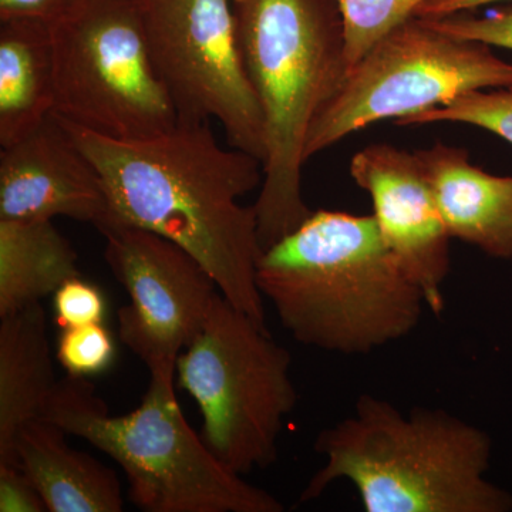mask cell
Here are the masks:
<instances>
[{"instance_id": "cell-2", "label": "cell", "mask_w": 512, "mask_h": 512, "mask_svg": "<svg viewBox=\"0 0 512 512\" xmlns=\"http://www.w3.org/2000/svg\"><path fill=\"white\" fill-rule=\"evenodd\" d=\"M256 285L299 343L342 355L406 338L427 306L373 215L313 211L262 251Z\"/></svg>"}, {"instance_id": "cell-6", "label": "cell", "mask_w": 512, "mask_h": 512, "mask_svg": "<svg viewBox=\"0 0 512 512\" xmlns=\"http://www.w3.org/2000/svg\"><path fill=\"white\" fill-rule=\"evenodd\" d=\"M291 363L268 328L222 293L178 356L175 376L198 404L202 439L239 476L276 460L282 427L296 406Z\"/></svg>"}, {"instance_id": "cell-15", "label": "cell", "mask_w": 512, "mask_h": 512, "mask_svg": "<svg viewBox=\"0 0 512 512\" xmlns=\"http://www.w3.org/2000/svg\"><path fill=\"white\" fill-rule=\"evenodd\" d=\"M57 384L43 306L0 318V464L18 466L20 430L42 419Z\"/></svg>"}, {"instance_id": "cell-8", "label": "cell", "mask_w": 512, "mask_h": 512, "mask_svg": "<svg viewBox=\"0 0 512 512\" xmlns=\"http://www.w3.org/2000/svg\"><path fill=\"white\" fill-rule=\"evenodd\" d=\"M512 89V63L491 46L407 20L346 76L306 138V161L377 121L416 116L477 90Z\"/></svg>"}, {"instance_id": "cell-21", "label": "cell", "mask_w": 512, "mask_h": 512, "mask_svg": "<svg viewBox=\"0 0 512 512\" xmlns=\"http://www.w3.org/2000/svg\"><path fill=\"white\" fill-rule=\"evenodd\" d=\"M424 20L447 35L512 50V8L494 10L484 16L464 12Z\"/></svg>"}, {"instance_id": "cell-1", "label": "cell", "mask_w": 512, "mask_h": 512, "mask_svg": "<svg viewBox=\"0 0 512 512\" xmlns=\"http://www.w3.org/2000/svg\"><path fill=\"white\" fill-rule=\"evenodd\" d=\"M64 124L103 180L106 229H146L180 245L210 272L224 298L266 326L256 285L262 247L255 208L239 202L261 188L262 161L225 150L210 120H178L160 136L134 141Z\"/></svg>"}, {"instance_id": "cell-3", "label": "cell", "mask_w": 512, "mask_h": 512, "mask_svg": "<svg viewBox=\"0 0 512 512\" xmlns=\"http://www.w3.org/2000/svg\"><path fill=\"white\" fill-rule=\"evenodd\" d=\"M315 451L326 461L302 503L346 480L366 512L512 511V494L485 478L490 437L444 410L404 414L363 394L352 416L319 434Z\"/></svg>"}, {"instance_id": "cell-24", "label": "cell", "mask_w": 512, "mask_h": 512, "mask_svg": "<svg viewBox=\"0 0 512 512\" xmlns=\"http://www.w3.org/2000/svg\"><path fill=\"white\" fill-rule=\"evenodd\" d=\"M76 0H0V22L36 20L52 25Z\"/></svg>"}, {"instance_id": "cell-22", "label": "cell", "mask_w": 512, "mask_h": 512, "mask_svg": "<svg viewBox=\"0 0 512 512\" xmlns=\"http://www.w3.org/2000/svg\"><path fill=\"white\" fill-rule=\"evenodd\" d=\"M53 309L62 328L94 325L103 323L106 301L97 286L79 276L53 293Z\"/></svg>"}, {"instance_id": "cell-4", "label": "cell", "mask_w": 512, "mask_h": 512, "mask_svg": "<svg viewBox=\"0 0 512 512\" xmlns=\"http://www.w3.org/2000/svg\"><path fill=\"white\" fill-rule=\"evenodd\" d=\"M245 69L265 120L254 208L262 251L311 217L302 194L306 138L349 73L335 0H232Z\"/></svg>"}, {"instance_id": "cell-25", "label": "cell", "mask_w": 512, "mask_h": 512, "mask_svg": "<svg viewBox=\"0 0 512 512\" xmlns=\"http://www.w3.org/2000/svg\"><path fill=\"white\" fill-rule=\"evenodd\" d=\"M497 2H512V0H431L417 10L416 16L423 19L444 18V16L470 12L488 3Z\"/></svg>"}, {"instance_id": "cell-16", "label": "cell", "mask_w": 512, "mask_h": 512, "mask_svg": "<svg viewBox=\"0 0 512 512\" xmlns=\"http://www.w3.org/2000/svg\"><path fill=\"white\" fill-rule=\"evenodd\" d=\"M55 56L47 23L0 25V146L28 136L55 111Z\"/></svg>"}, {"instance_id": "cell-19", "label": "cell", "mask_w": 512, "mask_h": 512, "mask_svg": "<svg viewBox=\"0 0 512 512\" xmlns=\"http://www.w3.org/2000/svg\"><path fill=\"white\" fill-rule=\"evenodd\" d=\"M434 123L470 124L512 144V89L477 90L396 121L397 126L402 127Z\"/></svg>"}, {"instance_id": "cell-11", "label": "cell", "mask_w": 512, "mask_h": 512, "mask_svg": "<svg viewBox=\"0 0 512 512\" xmlns=\"http://www.w3.org/2000/svg\"><path fill=\"white\" fill-rule=\"evenodd\" d=\"M349 171L372 198L373 217L387 247L419 286L431 312L440 315L451 269V237L416 154L372 144L357 151Z\"/></svg>"}, {"instance_id": "cell-14", "label": "cell", "mask_w": 512, "mask_h": 512, "mask_svg": "<svg viewBox=\"0 0 512 512\" xmlns=\"http://www.w3.org/2000/svg\"><path fill=\"white\" fill-rule=\"evenodd\" d=\"M45 419L30 421L15 443L18 466L28 474L49 512H121L123 491L114 470L67 443Z\"/></svg>"}, {"instance_id": "cell-9", "label": "cell", "mask_w": 512, "mask_h": 512, "mask_svg": "<svg viewBox=\"0 0 512 512\" xmlns=\"http://www.w3.org/2000/svg\"><path fill=\"white\" fill-rule=\"evenodd\" d=\"M154 66L178 120H217L262 161L265 120L245 69L232 0H141Z\"/></svg>"}, {"instance_id": "cell-10", "label": "cell", "mask_w": 512, "mask_h": 512, "mask_svg": "<svg viewBox=\"0 0 512 512\" xmlns=\"http://www.w3.org/2000/svg\"><path fill=\"white\" fill-rule=\"evenodd\" d=\"M101 235L104 258L130 296L117 313L121 342L148 369L177 366L221 293L217 282L190 252L154 232L117 225Z\"/></svg>"}, {"instance_id": "cell-13", "label": "cell", "mask_w": 512, "mask_h": 512, "mask_svg": "<svg viewBox=\"0 0 512 512\" xmlns=\"http://www.w3.org/2000/svg\"><path fill=\"white\" fill-rule=\"evenodd\" d=\"M448 235L498 259H512V175L471 164L466 148L436 143L414 151Z\"/></svg>"}, {"instance_id": "cell-7", "label": "cell", "mask_w": 512, "mask_h": 512, "mask_svg": "<svg viewBox=\"0 0 512 512\" xmlns=\"http://www.w3.org/2000/svg\"><path fill=\"white\" fill-rule=\"evenodd\" d=\"M49 28L56 116L123 141L175 127L177 110L151 57L141 0H76Z\"/></svg>"}, {"instance_id": "cell-17", "label": "cell", "mask_w": 512, "mask_h": 512, "mask_svg": "<svg viewBox=\"0 0 512 512\" xmlns=\"http://www.w3.org/2000/svg\"><path fill=\"white\" fill-rule=\"evenodd\" d=\"M79 276L76 249L52 221L0 220V318Z\"/></svg>"}, {"instance_id": "cell-20", "label": "cell", "mask_w": 512, "mask_h": 512, "mask_svg": "<svg viewBox=\"0 0 512 512\" xmlns=\"http://www.w3.org/2000/svg\"><path fill=\"white\" fill-rule=\"evenodd\" d=\"M116 356V346L103 323L63 328L56 357L67 375L89 377L106 372Z\"/></svg>"}, {"instance_id": "cell-5", "label": "cell", "mask_w": 512, "mask_h": 512, "mask_svg": "<svg viewBox=\"0 0 512 512\" xmlns=\"http://www.w3.org/2000/svg\"><path fill=\"white\" fill-rule=\"evenodd\" d=\"M148 370L147 392L131 413L114 416L87 377L67 375L42 419L113 458L141 511H284L274 495L224 466L191 429L175 396V366Z\"/></svg>"}, {"instance_id": "cell-12", "label": "cell", "mask_w": 512, "mask_h": 512, "mask_svg": "<svg viewBox=\"0 0 512 512\" xmlns=\"http://www.w3.org/2000/svg\"><path fill=\"white\" fill-rule=\"evenodd\" d=\"M56 217L110 225L100 173L55 113L28 136L0 151V220Z\"/></svg>"}, {"instance_id": "cell-18", "label": "cell", "mask_w": 512, "mask_h": 512, "mask_svg": "<svg viewBox=\"0 0 512 512\" xmlns=\"http://www.w3.org/2000/svg\"><path fill=\"white\" fill-rule=\"evenodd\" d=\"M342 16L349 72L392 30L431 0H335Z\"/></svg>"}, {"instance_id": "cell-23", "label": "cell", "mask_w": 512, "mask_h": 512, "mask_svg": "<svg viewBox=\"0 0 512 512\" xmlns=\"http://www.w3.org/2000/svg\"><path fill=\"white\" fill-rule=\"evenodd\" d=\"M45 500L19 466L0 464V512H45Z\"/></svg>"}]
</instances>
